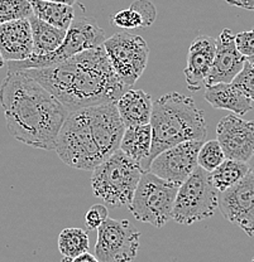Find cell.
Wrapping results in <instances>:
<instances>
[{
	"mask_svg": "<svg viewBox=\"0 0 254 262\" xmlns=\"http://www.w3.org/2000/svg\"><path fill=\"white\" fill-rule=\"evenodd\" d=\"M33 15L29 0H0V24Z\"/></svg>",
	"mask_w": 254,
	"mask_h": 262,
	"instance_id": "484cf974",
	"label": "cell"
},
{
	"mask_svg": "<svg viewBox=\"0 0 254 262\" xmlns=\"http://www.w3.org/2000/svg\"><path fill=\"white\" fill-rule=\"evenodd\" d=\"M0 105L13 138L34 149L56 147L68 111L42 84L24 72H8L0 84Z\"/></svg>",
	"mask_w": 254,
	"mask_h": 262,
	"instance_id": "7a4b0ae2",
	"label": "cell"
},
{
	"mask_svg": "<svg viewBox=\"0 0 254 262\" xmlns=\"http://www.w3.org/2000/svg\"><path fill=\"white\" fill-rule=\"evenodd\" d=\"M4 63H5V61H4V59H3L2 54H0V68H2L3 66H4Z\"/></svg>",
	"mask_w": 254,
	"mask_h": 262,
	"instance_id": "8d00e7d4",
	"label": "cell"
},
{
	"mask_svg": "<svg viewBox=\"0 0 254 262\" xmlns=\"http://www.w3.org/2000/svg\"><path fill=\"white\" fill-rule=\"evenodd\" d=\"M221 214L249 237H254V177L249 173L242 180L219 193Z\"/></svg>",
	"mask_w": 254,
	"mask_h": 262,
	"instance_id": "8fae6325",
	"label": "cell"
},
{
	"mask_svg": "<svg viewBox=\"0 0 254 262\" xmlns=\"http://www.w3.org/2000/svg\"><path fill=\"white\" fill-rule=\"evenodd\" d=\"M247 62H248V63H249L250 66H252V67H254V56H252V57H248V58H247Z\"/></svg>",
	"mask_w": 254,
	"mask_h": 262,
	"instance_id": "e575fe53",
	"label": "cell"
},
{
	"mask_svg": "<svg viewBox=\"0 0 254 262\" xmlns=\"http://www.w3.org/2000/svg\"><path fill=\"white\" fill-rule=\"evenodd\" d=\"M231 83L237 86L245 96L254 102V67H252L247 61L243 66V70L238 73Z\"/></svg>",
	"mask_w": 254,
	"mask_h": 262,
	"instance_id": "83f0119b",
	"label": "cell"
},
{
	"mask_svg": "<svg viewBox=\"0 0 254 262\" xmlns=\"http://www.w3.org/2000/svg\"><path fill=\"white\" fill-rule=\"evenodd\" d=\"M236 45L238 51L248 58L254 56V28L252 31H244L236 35Z\"/></svg>",
	"mask_w": 254,
	"mask_h": 262,
	"instance_id": "f546056e",
	"label": "cell"
},
{
	"mask_svg": "<svg viewBox=\"0 0 254 262\" xmlns=\"http://www.w3.org/2000/svg\"><path fill=\"white\" fill-rule=\"evenodd\" d=\"M72 262H99V260L96 258V256L92 255V253H90L89 251H87V252L76 256L72 260Z\"/></svg>",
	"mask_w": 254,
	"mask_h": 262,
	"instance_id": "1f68e13d",
	"label": "cell"
},
{
	"mask_svg": "<svg viewBox=\"0 0 254 262\" xmlns=\"http://www.w3.org/2000/svg\"><path fill=\"white\" fill-rule=\"evenodd\" d=\"M108 217L109 215L106 206H104V204H94V206L87 209L86 214H85V225H86L87 229L94 231V229L99 228Z\"/></svg>",
	"mask_w": 254,
	"mask_h": 262,
	"instance_id": "f1b7e54d",
	"label": "cell"
},
{
	"mask_svg": "<svg viewBox=\"0 0 254 262\" xmlns=\"http://www.w3.org/2000/svg\"><path fill=\"white\" fill-rule=\"evenodd\" d=\"M106 37L103 28L92 16L80 14L73 19L72 24L67 29L64 42L56 51L46 56H31L24 61L8 62L9 72H23L27 70H40L51 67L71 58L75 54L103 46Z\"/></svg>",
	"mask_w": 254,
	"mask_h": 262,
	"instance_id": "8992f818",
	"label": "cell"
},
{
	"mask_svg": "<svg viewBox=\"0 0 254 262\" xmlns=\"http://www.w3.org/2000/svg\"><path fill=\"white\" fill-rule=\"evenodd\" d=\"M0 54L5 62L24 61L33 54V39L28 19L0 24Z\"/></svg>",
	"mask_w": 254,
	"mask_h": 262,
	"instance_id": "e0dca14e",
	"label": "cell"
},
{
	"mask_svg": "<svg viewBox=\"0 0 254 262\" xmlns=\"http://www.w3.org/2000/svg\"><path fill=\"white\" fill-rule=\"evenodd\" d=\"M29 3L34 16L62 31H67L75 19V8L71 5L42 0H29Z\"/></svg>",
	"mask_w": 254,
	"mask_h": 262,
	"instance_id": "603a6c76",
	"label": "cell"
},
{
	"mask_svg": "<svg viewBox=\"0 0 254 262\" xmlns=\"http://www.w3.org/2000/svg\"><path fill=\"white\" fill-rule=\"evenodd\" d=\"M104 49L114 72L125 87L141 78L148 63L149 48L141 35L119 32L106 38Z\"/></svg>",
	"mask_w": 254,
	"mask_h": 262,
	"instance_id": "9c48e42d",
	"label": "cell"
},
{
	"mask_svg": "<svg viewBox=\"0 0 254 262\" xmlns=\"http://www.w3.org/2000/svg\"><path fill=\"white\" fill-rule=\"evenodd\" d=\"M203 143L192 140L169 147L152 160L147 171L169 183L181 185L198 166L199 150Z\"/></svg>",
	"mask_w": 254,
	"mask_h": 262,
	"instance_id": "7c38bea8",
	"label": "cell"
},
{
	"mask_svg": "<svg viewBox=\"0 0 254 262\" xmlns=\"http://www.w3.org/2000/svg\"><path fill=\"white\" fill-rule=\"evenodd\" d=\"M149 126L152 146L144 171L162 151L186 141H204L207 133L204 111L198 107L193 98L179 92L163 95L153 102Z\"/></svg>",
	"mask_w": 254,
	"mask_h": 262,
	"instance_id": "3957f363",
	"label": "cell"
},
{
	"mask_svg": "<svg viewBox=\"0 0 254 262\" xmlns=\"http://www.w3.org/2000/svg\"><path fill=\"white\" fill-rule=\"evenodd\" d=\"M152 146V130L148 125H138V126L127 127L123 135L120 150L125 155L139 163L142 168L149 157Z\"/></svg>",
	"mask_w": 254,
	"mask_h": 262,
	"instance_id": "44dd1931",
	"label": "cell"
},
{
	"mask_svg": "<svg viewBox=\"0 0 254 262\" xmlns=\"http://www.w3.org/2000/svg\"><path fill=\"white\" fill-rule=\"evenodd\" d=\"M42 2H51V3H60V4H67L73 7L77 0H42Z\"/></svg>",
	"mask_w": 254,
	"mask_h": 262,
	"instance_id": "d6a6232c",
	"label": "cell"
},
{
	"mask_svg": "<svg viewBox=\"0 0 254 262\" xmlns=\"http://www.w3.org/2000/svg\"><path fill=\"white\" fill-rule=\"evenodd\" d=\"M54 150L66 165L79 170H94L105 160L85 108L68 114L57 136Z\"/></svg>",
	"mask_w": 254,
	"mask_h": 262,
	"instance_id": "5b68a950",
	"label": "cell"
},
{
	"mask_svg": "<svg viewBox=\"0 0 254 262\" xmlns=\"http://www.w3.org/2000/svg\"><path fill=\"white\" fill-rule=\"evenodd\" d=\"M218 204L219 192L212 184L210 173L198 165L179 187L172 220L179 225H193L211 217Z\"/></svg>",
	"mask_w": 254,
	"mask_h": 262,
	"instance_id": "52a82bcc",
	"label": "cell"
},
{
	"mask_svg": "<svg viewBox=\"0 0 254 262\" xmlns=\"http://www.w3.org/2000/svg\"><path fill=\"white\" fill-rule=\"evenodd\" d=\"M217 140L226 159L248 163L254 155V121L228 115L217 126Z\"/></svg>",
	"mask_w": 254,
	"mask_h": 262,
	"instance_id": "4fadbf2b",
	"label": "cell"
},
{
	"mask_svg": "<svg viewBox=\"0 0 254 262\" xmlns=\"http://www.w3.org/2000/svg\"><path fill=\"white\" fill-rule=\"evenodd\" d=\"M225 154L218 140H209L203 143L198 155V165L211 173L225 160Z\"/></svg>",
	"mask_w": 254,
	"mask_h": 262,
	"instance_id": "4316f807",
	"label": "cell"
},
{
	"mask_svg": "<svg viewBox=\"0 0 254 262\" xmlns=\"http://www.w3.org/2000/svg\"><path fill=\"white\" fill-rule=\"evenodd\" d=\"M143 171L141 164L119 149L92 170L94 195L108 206L129 207Z\"/></svg>",
	"mask_w": 254,
	"mask_h": 262,
	"instance_id": "277c9868",
	"label": "cell"
},
{
	"mask_svg": "<svg viewBox=\"0 0 254 262\" xmlns=\"http://www.w3.org/2000/svg\"><path fill=\"white\" fill-rule=\"evenodd\" d=\"M248 165H249L250 173H252L253 177H254V155L252 157V159H250L249 162H248Z\"/></svg>",
	"mask_w": 254,
	"mask_h": 262,
	"instance_id": "836d02e7",
	"label": "cell"
},
{
	"mask_svg": "<svg viewBox=\"0 0 254 262\" xmlns=\"http://www.w3.org/2000/svg\"><path fill=\"white\" fill-rule=\"evenodd\" d=\"M57 245L62 256L75 258L89 251V234L83 228H65L60 233Z\"/></svg>",
	"mask_w": 254,
	"mask_h": 262,
	"instance_id": "d4e9b609",
	"label": "cell"
},
{
	"mask_svg": "<svg viewBox=\"0 0 254 262\" xmlns=\"http://www.w3.org/2000/svg\"><path fill=\"white\" fill-rule=\"evenodd\" d=\"M72 260H73L72 257H67V256H64V257H62L61 262H72Z\"/></svg>",
	"mask_w": 254,
	"mask_h": 262,
	"instance_id": "d590c367",
	"label": "cell"
},
{
	"mask_svg": "<svg viewBox=\"0 0 254 262\" xmlns=\"http://www.w3.org/2000/svg\"><path fill=\"white\" fill-rule=\"evenodd\" d=\"M205 100L214 108L231 111L234 115L243 116L253 107V102L233 83H217L206 86Z\"/></svg>",
	"mask_w": 254,
	"mask_h": 262,
	"instance_id": "d6986e66",
	"label": "cell"
},
{
	"mask_svg": "<svg viewBox=\"0 0 254 262\" xmlns=\"http://www.w3.org/2000/svg\"><path fill=\"white\" fill-rule=\"evenodd\" d=\"M217 39L200 34L192 40L187 53V66L184 70L188 91L198 92L203 87L215 57Z\"/></svg>",
	"mask_w": 254,
	"mask_h": 262,
	"instance_id": "2e32d148",
	"label": "cell"
},
{
	"mask_svg": "<svg viewBox=\"0 0 254 262\" xmlns=\"http://www.w3.org/2000/svg\"><path fill=\"white\" fill-rule=\"evenodd\" d=\"M157 18V9L151 0H134L128 9L116 12L111 18V23L124 31L147 28L152 26Z\"/></svg>",
	"mask_w": 254,
	"mask_h": 262,
	"instance_id": "ffe728a7",
	"label": "cell"
},
{
	"mask_svg": "<svg viewBox=\"0 0 254 262\" xmlns=\"http://www.w3.org/2000/svg\"><path fill=\"white\" fill-rule=\"evenodd\" d=\"M28 20L31 24L32 39H33L32 56H46L56 51L62 45L67 31L52 27L34 15L29 16Z\"/></svg>",
	"mask_w": 254,
	"mask_h": 262,
	"instance_id": "7402d4cb",
	"label": "cell"
},
{
	"mask_svg": "<svg viewBox=\"0 0 254 262\" xmlns=\"http://www.w3.org/2000/svg\"><path fill=\"white\" fill-rule=\"evenodd\" d=\"M249 173L248 163L238 162V160L225 159L217 169L210 173L211 182L218 192H224L228 188L233 187L239 180L244 178Z\"/></svg>",
	"mask_w": 254,
	"mask_h": 262,
	"instance_id": "cb8c5ba5",
	"label": "cell"
},
{
	"mask_svg": "<svg viewBox=\"0 0 254 262\" xmlns=\"http://www.w3.org/2000/svg\"><path fill=\"white\" fill-rule=\"evenodd\" d=\"M85 111L100 151L106 160L120 149V143L127 127L122 121L115 102L90 106L85 108Z\"/></svg>",
	"mask_w": 254,
	"mask_h": 262,
	"instance_id": "5bb4252c",
	"label": "cell"
},
{
	"mask_svg": "<svg viewBox=\"0 0 254 262\" xmlns=\"http://www.w3.org/2000/svg\"><path fill=\"white\" fill-rule=\"evenodd\" d=\"M141 232L128 220L106 218L97 228L95 256L99 262H130L139 250Z\"/></svg>",
	"mask_w": 254,
	"mask_h": 262,
	"instance_id": "30bf717a",
	"label": "cell"
},
{
	"mask_svg": "<svg viewBox=\"0 0 254 262\" xmlns=\"http://www.w3.org/2000/svg\"><path fill=\"white\" fill-rule=\"evenodd\" d=\"M245 61L247 58L237 48L236 35L230 29H223L217 39L214 61L204 84L211 86L217 83H231L243 70Z\"/></svg>",
	"mask_w": 254,
	"mask_h": 262,
	"instance_id": "9a60e30c",
	"label": "cell"
},
{
	"mask_svg": "<svg viewBox=\"0 0 254 262\" xmlns=\"http://www.w3.org/2000/svg\"><path fill=\"white\" fill-rule=\"evenodd\" d=\"M180 185L158 178L151 171H143L129 204L136 221L161 228L172 218L174 199Z\"/></svg>",
	"mask_w": 254,
	"mask_h": 262,
	"instance_id": "ba28073f",
	"label": "cell"
},
{
	"mask_svg": "<svg viewBox=\"0 0 254 262\" xmlns=\"http://www.w3.org/2000/svg\"><path fill=\"white\" fill-rule=\"evenodd\" d=\"M223 2L231 5V7L242 8V9L254 12V0H223Z\"/></svg>",
	"mask_w": 254,
	"mask_h": 262,
	"instance_id": "4dcf8cb0",
	"label": "cell"
},
{
	"mask_svg": "<svg viewBox=\"0 0 254 262\" xmlns=\"http://www.w3.org/2000/svg\"><path fill=\"white\" fill-rule=\"evenodd\" d=\"M50 91L70 113L115 102L125 86L111 67L104 46H99L51 67L23 71Z\"/></svg>",
	"mask_w": 254,
	"mask_h": 262,
	"instance_id": "6da1fadb",
	"label": "cell"
},
{
	"mask_svg": "<svg viewBox=\"0 0 254 262\" xmlns=\"http://www.w3.org/2000/svg\"><path fill=\"white\" fill-rule=\"evenodd\" d=\"M125 127L148 125L152 115V97L143 90H128L115 101Z\"/></svg>",
	"mask_w": 254,
	"mask_h": 262,
	"instance_id": "ac0fdd59",
	"label": "cell"
}]
</instances>
